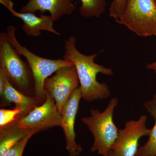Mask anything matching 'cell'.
Returning a JSON list of instances; mask_svg holds the SVG:
<instances>
[{"mask_svg": "<svg viewBox=\"0 0 156 156\" xmlns=\"http://www.w3.org/2000/svg\"><path fill=\"white\" fill-rule=\"evenodd\" d=\"M76 39L70 37L64 42L63 58L72 62L75 67L80 81L82 98L89 102L108 98L111 92L105 83L97 81L98 74L107 76L113 74L112 69L95 62L98 53L84 55L77 49Z\"/></svg>", "mask_w": 156, "mask_h": 156, "instance_id": "cell-1", "label": "cell"}, {"mask_svg": "<svg viewBox=\"0 0 156 156\" xmlns=\"http://www.w3.org/2000/svg\"><path fill=\"white\" fill-rule=\"evenodd\" d=\"M118 103L116 98H113L103 112L92 109L90 116L82 118V122L87 126L94 137L91 151H97L101 156H110L112 146L119 133V129L113 121L114 112Z\"/></svg>", "mask_w": 156, "mask_h": 156, "instance_id": "cell-2", "label": "cell"}, {"mask_svg": "<svg viewBox=\"0 0 156 156\" xmlns=\"http://www.w3.org/2000/svg\"><path fill=\"white\" fill-rule=\"evenodd\" d=\"M16 29L10 26L5 32L6 37L13 48L20 55L24 56L30 68L34 82V91L37 97H46L44 85L48 77L62 68L74 66L68 59H51L43 58L36 55L27 48L20 44L16 35Z\"/></svg>", "mask_w": 156, "mask_h": 156, "instance_id": "cell-3", "label": "cell"}, {"mask_svg": "<svg viewBox=\"0 0 156 156\" xmlns=\"http://www.w3.org/2000/svg\"><path fill=\"white\" fill-rule=\"evenodd\" d=\"M117 23L141 37L156 36V0H126Z\"/></svg>", "mask_w": 156, "mask_h": 156, "instance_id": "cell-4", "label": "cell"}, {"mask_svg": "<svg viewBox=\"0 0 156 156\" xmlns=\"http://www.w3.org/2000/svg\"><path fill=\"white\" fill-rule=\"evenodd\" d=\"M0 69L20 88L28 89L30 80L27 64L21 59L4 32L0 34Z\"/></svg>", "mask_w": 156, "mask_h": 156, "instance_id": "cell-5", "label": "cell"}, {"mask_svg": "<svg viewBox=\"0 0 156 156\" xmlns=\"http://www.w3.org/2000/svg\"><path fill=\"white\" fill-rule=\"evenodd\" d=\"M80 81L74 66L62 68L55 74L45 81V92L55 101L58 112L62 113L65 105L76 89Z\"/></svg>", "mask_w": 156, "mask_h": 156, "instance_id": "cell-6", "label": "cell"}, {"mask_svg": "<svg viewBox=\"0 0 156 156\" xmlns=\"http://www.w3.org/2000/svg\"><path fill=\"white\" fill-rule=\"evenodd\" d=\"M147 116L142 115L137 120L126 122L125 127L119 129L118 136L111 147L113 156H135L138 150L139 140L149 136L151 129L146 126Z\"/></svg>", "mask_w": 156, "mask_h": 156, "instance_id": "cell-7", "label": "cell"}, {"mask_svg": "<svg viewBox=\"0 0 156 156\" xmlns=\"http://www.w3.org/2000/svg\"><path fill=\"white\" fill-rule=\"evenodd\" d=\"M46 100L42 105L36 106L25 116L18 120L19 126L27 129H34L39 132L56 126L61 127L62 117L55 101L45 92Z\"/></svg>", "mask_w": 156, "mask_h": 156, "instance_id": "cell-8", "label": "cell"}, {"mask_svg": "<svg viewBox=\"0 0 156 156\" xmlns=\"http://www.w3.org/2000/svg\"><path fill=\"white\" fill-rule=\"evenodd\" d=\"M82 98L80 87L76 89L69 99L65 105L62 112L61 127L66 140V149L69 156L80 155L83 148L76 142L75 124L79 109V103Z\"/></svg>", "mask_w": 156, "mask_h": 156, "instance_id": "cell-9", "label": "cell"}, {"mask_svg": "<svg viewBox=\"0 0 156 156\" xmlns=\"http://www.w3.org/2000/svg\"><path fill=\"white\" fill-rule=\"evenodd\" d=\"M76 0H29L20 12L35 14L49 11L54 21L62 16L72 14L76 9L74 2Z\"/></svg>", "mask_w": 156, "mask_h": 156, "instance_id": "cell-10", "label": "cell"}, {"mask_svg": "<svg viewBox=\"0 0 156 156\" xmlns=\"http://www.w3.org/2000/svg\"><path fill=\"white\" fill-rule=\"evenodd\" d=\"M9 10L13 16L22 20L23 24L22 26V28L27 35L39 36L41 34L42 30L48 31L57 35H60L53 27L54 21L50 15L41 14L37 17L33 13L18 12L14 9Z\"/></svg>", "mask_w": 156, "mask_h": 156, "instance_id": "cell-11", "label": "cell"}, {"mask_svg": "<svg viewBox=\"0 0 156 156\" xmlns=\"http://www.w3.org/2000/svg\"><path fill=\"white\" fill-rule=\"evenodd\" d=\"M1 95L9 102L15 104L16 108L21 111V118L28 114L37 106L36 99L23 95L17 91L10 83L7 75L5 78L4 91Z\"/></svg>", "mask_w": 156, "mask_h": 156, "instance_id": "cell-12", "label": "cell"}, {"mask_svg": "<svg viewBox=\"0 0 156 156\" xmlns=\"http://www.w3.org/2000/svg\"><path fill=\"white\" fill-rule=\"evenodd\" d=\"M18 120L0 129V156H4L11 147L23 139L33 129H27L19 126Z\"/></svg>", "mask_w": 156, "mask_h": 156, "instance_id": "cell-13", "label": "cell"}, {"mask_svg": "<svg viewBox=\"0 0 156 156\" xmlns=\"http://www.w3.org/2000/svg\"><path fill=\"white\" fill-rule=\"evenodd\" d=\"M143 105L154 119L155 123L151 129L147 141L144 145L140 147L135 156H156V94Z\"/></svg>", "mask_w": 156, "mask_h": 156, "instance_id": "cell-14", "label": "cell"}, {"mask_svg": "<svg viewBox=\"0 0 156 156\" xmlns=\"http://www.w3.org/2000/svg\"><path fill=\"white\" fill-rule=\"evenodd\" d=\"M80 14L87 18L99 17L105 11L106 0H80Z\"/></svg>", "mask_w": 156, "mask_h": 156, "instance_id": "cell-15", "label": "cell"}, {"mask_svg": "<svg viewBox=\"0 0 156 156\" xmlns=\"http://www.w3.org/2000/svg\"><path fill=\"white\" fill-rule=\"evenodd\" d=\"M21 111L15 108L14 109L0 110V127H2L21 119Z\"/></svg>", "mask_w": 156, "mask_h": 156, "instance_id": "cell-16", "label": "cell"}, {"mask_svg": "<svg viewBox=\"0 0 156 156\" xmlns=\"http://www.w3.org/2000/svg\"><path fill=\"white\" fill-rule=\"evenodd\" d=\"M38 132L37 130L34 129L32 130L23 139L11 147L4 156H22L29 140L34 134Z\"/></svg>", "mask_w": 156, "mask_h": 156, "instance_id": "cell-17", "label": "cell"}, {"mask_svg": "<svg viewBox=\"0 0 156 156\" xmlns=\"http://www.w3.org/2000/svg\"><path fill=\"white\" fill-rule=\"evenodd\" d=\"M126 0H112L109 8V16L116 21L122 14L126 6Z\"/></svg>", "mask_w": 156, "mask_h": 156, "instance_id": "cell-18", "label": "cell"}, {"mask_svg": "<svg viewBox=\"0 0 156 156\" xmlns=\"http://www.w3.org/2000/svg\"><path fill=\"white\" fill-rule=\"evenodd\" d=\"M0 3L8 10L14 9V3L12 0H0Z\"/></svg>", "mask_w": 156, "mask_h": 156, "instance_id": "cell-19", "label": "cell"}, {"mask_svg": "<svg viewBox=\"0 0 156 156\" xmlns=\"http://www.w3.org/2000/svg\"><path fill=\"white\" fill-rule=\"evenodd\" d=\"M146 67L147 69L154 71L156 74V61L152 63H148Z\"/></svg>", "mask_w": 156, "mask_h": 156, "instance_id": "cell-20", "label": "cell"}, {"mask_svg": "<svg viewBox=\"0 0 156 156\" xmlns=\"http://www.w3.org/2000/svg\"><path fill=\"white\" fill-rule=\"evenodd\" d=\"M109 156H113L112 155V154H111V153L110 154Z\"/></svg>", "mask_w": 156, "mask_h": 156, "instance_id": "cell-21", "label": "cell"}]
</instances>
